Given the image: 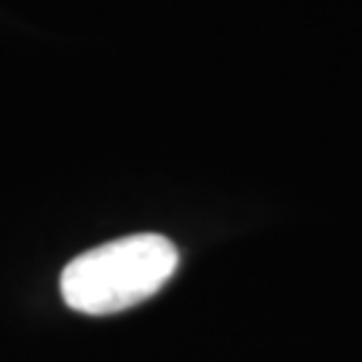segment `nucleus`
<instances>
[{
    "label": "nucleus",
    "mask_w": 362,
    "mask_h": 362,
    "mask_svg": "<svg viewBox=\"0 0 362 362\" xmlns=\"http://www.w3.org/2000/svg\"><path fill=\"white\" fill-rule=\"evenodd\" d=\"M180 252L161 233H132L91 247L59 276L62 300L73 311L105 317L153 298L177 272Z\"/></svg>",
    "instance_id": "1"
}]
</instances>
